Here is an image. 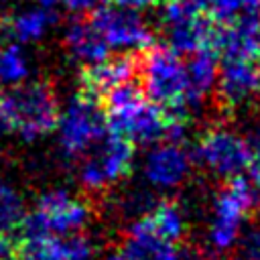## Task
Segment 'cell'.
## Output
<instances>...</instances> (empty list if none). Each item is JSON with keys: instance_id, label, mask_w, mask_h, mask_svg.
Wrapping results in <instances>:
<instances>
[{"instance_id": "obj_1", "label": "cell", "mask_w": 260, "mask_h": 260, "mask_svg": "<svg viewBox=\"0 0 260 260\" xmlns=\"http://www.w3.org/2000/svg\"><path fill=\"white\" fill-rule=\"evenodd\" d=\"M14 120V130L24 140H35L57 126L59 104L49 81H20L0 91Z\"/></svg>"}, {"instance_id": "obj_2", "label": "cell", "mask_w": 260, "mask_h": 260, "mask_svg": "<svg viewBox=\"0 0 260 260\" xmlns=\"http://www.w3.org/2000/svg\"><path fill=\"white\" fill-rule=\"evenodd\" d=\"M136 79H140L142 93L160 108H169L179 102H185V93H187L185 63L167 45L165 47L150 45L138 55Z\"/></svg>"}, {"instance_id": "obj_3", "label": "cell", "mask_w": 260, "mask_h": 260, "mask_svg": "<svg viewBox=\"0 0 260 260\" xmlns=\"http://www.w3.org/2000/svg\"><path fill=\"white\" fill-rule=\"evenodd\" d=\"M160 26L167 47L177 55L213 47L215 22L199 0H167L160 8Z\"/></svg>"}, {"instance_id": "obj_4", "label": "cell", "mask_w": 260, "mask_h": 260, "mask_svg": "<svg viewBox=\"0 0 260 260\" xmlns=\"http://www.w3.org/2000/svg\"><path fill=\"white\" fill-rule=\"evenodd\" d=\"M89 205L81 199H75L63 189L45 191L30 213H24L16 225L18 236L35 234H71L85 228L89 221Z\"/></svg>"}, {"instance_id": "obj_5", "label": "cell", "mask_w": 260, "mask_h": 260, "mask_svg": "<svg viewBox=\"0 0 260 260\" xmlns=\"http://www.w3.org/2000/svg\"><path fill=\"white\" fill-rule=\"evenodd\" d=\"M59 142L69 158L83 156L108 132L102 102L85 91L75 93L57 118Z\"/></svg>"}, {"instance_id": "obj_6", "label": "cell", "mask_w": 260, "mask_h": 260, "mask_svg": "<svg viewBox=\"0 0 260 260\" xmlns=\"http://www.w3.org/2000/svg\"><path fill=\"white\" fill-rule=\"evenodd\" d=\"M83 156L85 160L79 169V181L87 191L100 193L130 173L134 162V142L106 132Z\"/></svg>"}, {"instance_id": "obj_7", "label": "cell", "mask_w": 260, "mask_h": 260, "mask_svg": "<svg viewBox=\"0 0 260 260\" xmlns=\"http://www.w3.org/2000/svg\"><path fill=\"white\" fill-rule=\"evenodd\" d=\"M256 195L252 183L242 175L230 177L228 185L215 195L213 221L209 228V244L215 250H230L240 238L244 217L254 209Z\"/></svg>"}, {"instance_id": "obj_8", "label": "cell", "mask_w": 260, "mask_h": 260, "mask_svg": "<svg viewBox=\"0 0 260 260\" xmlns=\"http://www.w3.org/2000/svg\"><path fill=\"white\" fill-rule=\"evenodd\" d=\"M197 165L205 167L209 173L230 179L242 175L252 165V154L246 144V138L228 128H209L205 130L193 150Z\"/></svg>"}, {"instance_id": "obj_9", "label": "cell", "mask_w": 260, "mask_h": 260, "mask_svg": "<svg viewBox=\"0 0 260 260\" xmlns=\"http://www.w3.org/2000/svg\"><path fill=\"white\" fill-rule=\"evenodd\" d=\"M89 22L98 28L110 49L116 51H136L142 53L152 45V30L148 22L140 16L138 10L126 6H106L102 4L93 12H89Z\"/></svg>"}, {"instance_id": "obj_10", "label": "cell", "mask_w": 260, "mask_h": 260, "mask_svg": "<svg viewBox=\"0 0 260 260\" xmlns=\"http://www.w3.org/2000/svg\"><path fill=\"white\" fill-rule=\"evenodd\" d=\"M104 114H106L108 132L118 134L134 144H150L165 138V130H167L165 108H160L150 100L140 98L130 106L104 110Z\"/></svg>"}, {"instance_id": "obj_11", "label": "cell", "mask_w": 260, "mask_h": 260, "mask_svg": "<svg viewBox=\"0 0 260 260\" xmlns=\"http://www.w3.org/2000/svg\"><path fill=\"white\" fill-rule=\"evenodd\" d=\"M213 49L223 59L256 61L260 57V10L242 12L215 30Z\"/></svg>"}, {"instance_id": "obj_12", "label": "cell", "mask_w": 260, "mask_h": 260, "mask_svg": "<svg viewBox=\"0 0 260 260\" xmlns=\"http://www.w3.org/2000/svg\"><path fill=\"white\" fill-rule=\"evenodd\" d=\"M217 98L225 110L242 108L260 91V67L256 61L223 59L217 73Z\"/></svg>"}, {"instance_id": "obj_13", "label": "cell", "mask_w": 260, "mask_h": 260, "mask_svg": "<svg viewBox=\"0 0 260 260\" xmlns=\"http://www.w3.org/2000/svg\"><path fill=\"white\" fill-rule=\"evenodd\" d=\"M191 171V154L179 142L154 146L144 158V177L158 189L181 185Z\"/></svg>"}, {"instance_id": "obj_14", "label": "cell", "mask_w": 260, "mask_h": 260, "mask_svg": "<svg viewBox=\"0 0 260 260\" xmlns=\"http://www.w3.org/2000/svg\"><path fill=\"white\" fill-rule=\"evenodd\" d=\"M138 73V55L122 53L114 59L106 57L100 63L85 65L79 79H81V91L102 98L108 89H112L118 83H124L128 79H134Z\"/></svg>"}, {"instance_id": "obj_15", "label": "cell", "mask_w": 260, "mask_h": 260, "mask_svg": "<svg viewBox=\"0 0 260 260\" xmlns=\"http://www.w3.org/2000/svg\"><path fill=\"white\" fill-rule=\"evenodd\" d=\"M57 22V14L53 8L45 6H28L14 10L12 14L0 16V39L8 43H35L45 37V32Z\"/></svg>"}, {"instance_id": "obj_16", "label": "cell", "mask_w": 260, "mask_h": 260, "mask_svg": "<svg viewBox=\"0 0 260 260\" xmlns=\"http://www.w3.org/2000/svg\"><path fill=\"white\" fill-rule=\"evenodd\" d=\"M122 256L124 260H183L181 248L152 234L142 217L128 228V236L122 244Z\"/></svg>"}, {"instance_id": "obj_17", "label": "cell", "mask_w": 260, "mask_h": 260, "mask_svg": "<svg viewBox=\"0 0 260 260\" xmlns=\"http://www.w3.org/2000/svg\"><path fill=\"white\" fill-rule=\"evenodd\" d=\"M217 51L213 47H203L195 53H191L189 61L185 63V75H187V93L185 102L195 112L207 93L215 89L219 63H217Z\"/></svg>"}, {"instance_id": "obj_18", "label": "cell", "mask_w": 260, "mask_h": 260, "mask_svg": "<svg viewBox=\"0 0 260 260\" xmlns=\"http://www.w3.org/2000/svg\"><path fill=\"white\" fill-rule=\"evenodd\" d=\"M63 45L73 61L85 65H93L110 57V47L98 28L89 20H71L63 35Z\"/></svg>"}, {"instance_id": "obj_19", "label": "cell", "mask_w": 260, "mask_h": 260, "mask_svg": "<svg viewBox=\"0 0 260 260\" xmlns=\"http://www.w3.org/2000/svg\"><path fill=\"white\" fill-rule=\"evenodd\" d=\"M14 260H69L65 234L16 236L12 240Z\"/></svg>"}, {"instance_id": "obj_20", "label": "cell", "mask_w": 260, "mask_h": 260, "mask_svg": "<svg viewBox=\"0 0 260 260\" xmlns=\"http://www.w3.org/2000/svg\"><path fill=\"white\" fill-rule=\"evenodd\" d=\"M142 219L146 221V225L150 228L152 234H156L158 238L179 244L187 232V223H185V215L181 211V207L171 201V199H162L158 203H154L148 213L142 215Z\"/></svg>"}, {"instance_id": "obj_21", "label": "cell", "mask_w": 260, "mask_h": 260, "mask_svg": "<svg viewBox=\"0 0 260 260\" xmlns=\"http://www.w3.org/2000/svg\"><path fill=\"white\" fill-rule=\"evenodd\" d=\"M28 59L18 43H8L0 49V83L16 85L28 77Z\"/></svg>"}, {"instance_id": "obj_22", "label": "cell", "mask_w": 260, "mask_h": 260, "mask_svg": "<svg viewBox=\"0 0 260 260\" xmlns=\"http://www.w3.org/2000/svg\"><path fill=\"white\" fill-rule=\"evenodd\" d=\"M24 215L22 197L0 179V234H8L16 230Z\"/></svg>"}, {"instance_id": "obj_23", "label": "cell", "mask_w": 260, "mask_h": 260, "mask_svg": "<svg viewBox=\"0 0 260 260\" xmlns=\"http://www.w3.org/2000/svg\"><path fill=\"white\" fill-rule=\"evenodd\" d=\"M65 246H67L69 260H91L93 252H95L93 242L79 232L65 234Z\"/></svg>"}, {"instance_id": "obj_24", "label": "cell", "mask_w": 260, "mask_h": 260, "mask_svg": "<svg viewBox=\"0 0 260 260\" xmlns=\"http://www.w3.org/2000/svg\"><path fill=\"white\" fill-rule=\"evenodd\" d=\"M242 254L246 260H260V225L248 230L242 238Z\"/></svg>"}, {"instance_id": "obj_25", "label": "cell", "mask_w": 260, "mask_h": 260, "mask_svg": "<svg viewBox=\"0 0 260 260\" xmlns=\"http://www.w3.org/2000/svg\"><path fill=\"white\" fill-rule=\"evenodd\" d=\"M106 0H63L65 8L73 14H89L95 8H100Z\"/></svg>"}, {"instance_id": "obj_26", "label": "cell", "mask_w": 260, "mask_h": 260, "mask_svg": "<svg viewBox=\"0 0 260 260\" xmlns=\"http://www.w3.org/2000/svg\"><path fill=\"white\" fill-rule=\"evenodd\" d=\"M10 132H14V120H12V116H10V110H8L6 102H4L2 95H0V144H2V140H4Z\"/></svg>"}, {"instance_id": "obj_27", "label": "cell", "mask_w": 260, "mask_h": 260, "mask_svg": "<svg viewBox=\"0 0 260 260\" xmlns=\"http://www.w3.org/2000/svg\"><path fill=\"white\" fill-rule=\"evenodd\" d=\"M246 144L252 154V162H260V122L254 124L246 136Z\"/></svg>"}, {"instance_id": "obj_28", "label": "cell", "mask_w": 260, "mask_h": 260, "mask_svg": "<svg viewBox=\"0 0 260 260\" xmlns=\"http://www.w3.org/2000/svg\"><path fill=\"white\" fill-rule=\"evenodd\" d=\"M118 6H126V8H134V10H144L156 4V0H112Z\"/></svg>"}, {"instance_id": "obj_29", "label": "cell", "mask_w": 260, "mask_h": 260, "mask_svg": "<svg viewBox=\"0 0 260 260\" xmlns=\"http://www.w3.org/2000/svg\"><path fill=\"white\" fill-rule=\"evenodd\" d=\"M250 183H252V189H254V195H256V203H260V162H252L250 167Z\"/></svg>"}, {"instance_id": "obj_30", "label": "cell", "mask_w": 260, "mask_h": 260, "mask_svg": "<svg viewBox=\"0 0 260 260\" xmlns=\"http://www.w3.org/2000/svg\"><path fill=\"white\" fill-rule=\"evenodd\" d=\"M12 258V238L8 234H0V260Z\"/></svg>"}, {"instance_id": "obj_31", "label": "cell", "mask_w": 260, "mask_h": 260, "mask_svg": "<svg viewBox=\"0 0 260 260\" xmlns=\"http://www.w3.org/2000/svg\"><path fill=\"white\" fill-rule=\"evenodd\" d=\"M37 4H41L45 8H55V6L63 4V0H37Z\"/></svg>"}, {"instance_id": "obj_32", "label": "cell", "mask_w": 260, "mask_h": 260, "mask_svg": "<svg viewBox=\"0 0 260 260\" xmlns=\"http://www.w3.org/2000/svg\"><path fill=\"white\" fill-rule=\"evenodd\" d=\"M102 260H124V256H122V254H108V256H104Z\"/></svg>"}, {"instance_id": "obj_33", "label": "cell", "mask_w": 260, "mask_h": 260, "mask_svg": "<svg viewBox=\"0 0 260 260\" xmlns=\"http://www.w3.org/2000/svg\"><path fill=\"white\" fill-rule=\"evenodd\" d=\"M215 260H238V258H215Z\"/></svg>"}, {"instance_id": "obj_34", "label": "cell", "mask_w": 260, "mask_h": 260, "mask_svg": "<svg viewBox=\"0 0 260 260\" xmlns=\"http://www.w3.org/2000/svg\"><path fill=\"white\" fill-rule=\"evenodd\" d=\"M199 2H201V4H203V6H205V4H207V0H199Z\"/></svg>"}, {"instance_id": "obj_35", "label": "cell", "mask_w": 260, "mask_h": 260, "mask_svg": "<svg viewBox=\"0 0 260 260\" xmlns=\"http://www.w3.org/2000/svg\"><path fill=\"white\" fill-rule=\"evenodd\" d=\"M162 2H167V0H162Z\"/></svg>"}]
</instances>
